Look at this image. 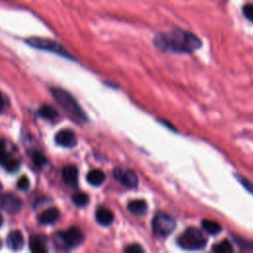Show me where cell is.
Here are the masks:
<instances>
[{
  "label": "cell",
  "mask_w": 253,
  "mask_h": 253,
  "mask_svg": "<svg viewBox=\"0 0 253 253\" xmlns=\"http://www.w3.org/2000/svg\"><path fill=\"white\" fill-rule=\"evenodd\" d=\"M153 43L158 49L171 53H192L203 45L195 33L181 28L156 34Z\"/></svg>",
  "instance_id": "obj_1"
},
{
  "label": "cell",
  "mask_w": 253,
  "mask_h": 253,
  "mask_svg": "<svg viewBox=\"0 0 253 253\" xmlns=\"http://www.w3.org/2000/svg\"><path fill=\"white\" fill-rule=\"evenodd\" d=\"M51 93L53 95V98L58 102V104L73 118L77 119L80 122L87 121V116L84 113L83 109L80 107L78 102L70 93L61 88H53L51 89Z\"/></svg>",
  "instance_id": "obj_2"
},
{
  "label": "cell",
  "mask_w": 253,
  "mask_h": 253,
  "mask_svg": "<svg viewBox=\"0 0 253 253\" xmlns=\"http://www.w3.org/2000/svg\"><path fill=\"white\" fill-rule=\"evenodd\" d=\"M177 244L185 250H201L206 247L207 238L200 229L196 227H188L179 235Z\"/></svg>",
  "instance_id": "obj_3"
},
{
  "label": "cell",
  "mask_w": 253,
  "mask_h": 253,
  "mask_svg": "<svg viewBox=\"0 0 253 253\" xmlns=\"http://www.w3.org/2000/svg\"><path fill=\"white\" fill-rule=\"evenodd\" d=\"M84 241V233L76 226L69 227L65 231H59L54 236V243L60 250H68L79 246Z\"/></svg>",
  "instance_id": "obj_4"
},
{
  "label": "cell",
  "mask_w": 253,
  "mask_h": 253,
  "mask_svg": "<svg viewBox=\"0 0 253 253\" xmlns=\"http://www.w3.org/2000/svg\"><path fill=\"white\" fill-rule=\"evenodd\" d=\"M26 42L29 45H31L35 48L49 51V52H53V53H56V54H58L60 56H63V57L72 58V56L65 49V47L63 45H61L60 43H58L57 42H55V41H52V40H49V39H44V38L33 37V38L28 39Z\"/></svg>",
  "instance_id": "obj_5"
},
{
  "label": "cell",
  "mask_w": 253,
  "mask_h": 253,
  "mask_svg": "<svg viewBox=\"0 0 253 253\" xmlns=\"http://www.w3.org/2000/svg\"><path fill=\"white\" fill-rule=\"evenodd\" d=\"M176 226L175 219L163 212L157 213L152 219V229L153 231L160 236L169 235Z\"/></svg>",
  "instance_id": "obj_6"
},
{
  "label": "cell",
  "mask_w": 253,
  "mask_h": 253,
  "mask_svg": "<svg viewBox=\"0 0 253 253\" xmlns=\"http://www.w3.org/2000/svg\"><path fill=\"white\" fill-rule=\"evenodd\" d=\"M0 165L9 172H15L20 168V161L7 151L4 140H0Z\"/></svg>",
  "instance_id": "obj_7"
},
{
  "label": "cell",
  "mask_w": 253,
  "mask_h": 253,
  "mask_svg": "<svg viewBox=\"0 0 253 253\" xmlns=\"http://www.w3.org/2000/svg\"><path fill=\"white\" fill-rule=\"evenodd\" d=\"M22 201L12 194L0 195V209L9 213H16L22 209Z\"/></svg>",
  "instance_id": "obj_8"
},
{
  "label": "cell",
  "mask_w": 253,
  "mask_h": 253,
  "mask_svg": "<svg viewBox=\"0 0 253 253\" xmlns=\"http://www.w3.org/2000/svg\"><path fill=\"white\" fill-rule=\"evenodd\" d=\"M114 177L120 183L127 188H135L138 183V179L132 170L116 168L114 170Z\"/></svg>",
  "instance_id": "obj_9"
},
{
  "label": "cell",
  "mask_w": 253,
  "mask_h": 253,
  "mask_svg": "<svg viewBox=\"0 0 253 253\" xmlns=\"http://www.w3.org/2000/svg\"><path fill=\"white\" fill-rule=\"evenodd\" d=\"M55 142L63 147H73L77 143V138L73 130L69 128H64L59 130L55 134Z\"/></svg>",
  "instance_id": "obj_10"
},
{
  "label": "cell",
  "mask_w": 253,
  "mask_h": 253,
  "mask_svg": "<svg viewBox=\"0 0 253 253\" xmlns=\"http://www.w3.org/2000/svg\"><path fill=\"white\" fill-rule=\"evenodd\" d=\"M62 178L64 183L72 188L77 187L78 185V169L73 165L65 166L62 171Z\"/></svg>",
  "instance_id": "obj_11"
},
{
  "label": "cell",
  "mask_w": 253,
  "mask_h": 253,
  "mask_svg": "<svg viewBox=\"0 0 253 253\" xmlns=\"http://www.w3.org/2000/svg\"><path fill=\"white\" fill-rule=\"evenodd\" d=\"M60 217V212L56 208H49L45 211H43L40 216H39V221L42 224L48 225V224H53L55 223Z\"/></svg>",
  "instance_id": "obj_12"
},
{
  "label": "cell",
  "mask_w": 253,
  "mask_h": 253,
  "mask_svg": "<svg viewBox=\"0 0 253 253\" xmlns=\"http://www.w3.org/2000/svg\"><path fill=\"white\" fill-rule=\"evenodd\" d=\"M7 245L12 250H20L24 246V237L21 231L19 230H12L7 235Z\"/></svg>",
  "instance_id": "obj_13"
},
{
  "label": "cell",
  "mask_w": 253,
  "mask_h": 253,
  "mask_svg": "<svg viewBox=\"0 0 253 253\" xmlns=\"http://www.w3.org/2000/svg\"><path fill=\"white\" fill-rule=\"evenodd\" d=\"M95 216H96V220L98 221V223H100L101 225H104V226H108V225L112 224L114 221L113 212L109 209L104 208V207H100L97 209Z\"/></svg>",
  "instance_id": "obj_14"
},
{
  "label": "cell",
  "mask_w": 253,
  "mask_h": 253,
  "mask_svg": "<svg viewBox=\"0 0 253 253\" xmlns=\"http://www.w3.org/2000/svg\"><path fill=\"white\" fill-rule=\"evenodd\" d=\"M127 210L136 215H142L147 211V205L143 200H132L127 204Z\"/></svg>",
  "instance_id": "obj_15"
},
{
  "label": "cell",
  "mask_w": 253,
  "mask_h": 253,
  "mask_svg": "<svg viewBox=\"0 0 253 253\" xmlns=\"http://www.w3.org/2000/svg\"><path fill=\"white\" fill-rule=\"evenodd\" d=\"M29 245H30V249L34 253H45L48 250L46 247L45 241L43 240V238H42L40 236L31 237Z\"/></svg>",
  "instance_id": "obj_16"
},
{
  "label": "cell",
  "mask_w": 253,
  "mask_h": 253,
  "mask_svg": "<svg viewBox=\"0 0 253 253\" xmlns=\"http://www.w3.org/2000/svg\"><path fill=\"white\" fill-rule=\"evenodd\" d=\"M86 178L92 186H100L105 181V174L101 169H93L88 172Z\"/></svg>",
  "instance_id": "obj_17"
},
{
  "label": "cell",
  "mask_w": 253,
  "mask_h": 253,
  "mask_svg": "<svg viewBox=\"0 0 253 253\" xmlns=\"http://www.w3.org/2000/svg\"><path fill=\"white\" fill-rule=\"evenodd\" d=\"M202 226L203 228L210 234L211 235H216L221 231V226L218 222L214 220H210V219H204L202 221Z\"/></svg>",
  "instance_id": "obj_18"
},
{
  "label": "cell",
  "mask_w": 253,
  "mask_h": 253,
  "mask_svg": "<svg viewBox=\"0 0 253 253\" xmlns=\"http://www.w3.org/2000/svg\"><path fill=\"white\" fill-rule=\"evenodd\" d=\"M39 115L45 120H53L58 116V113L52 106L42 105L39 110Z\"/></svg>",
  "instance_id": "obj_19"
},
{
  "label": "cell",
  "mask_w": 253,
  "mask_h": 253,
  "mask_svg": "<svg viewBox=\"0 0 253 253\" xmlns=\"http://www.w3.org/2000/svg\"><path fill=\"white\" fill-rule=\"evenodd\" d=\"M212 251L217 252V253H227V252H232L233 247L227 239H224V240L214 244L212 247Z\"/></svg>",
  "instance_id": "obj_20"
},
{
  "label": "cell",
  "mask_w": 253,
  "mask_h": 253,
  "mask_svg": "<svg viewBox=\"0 0 253 253\" xmlns=\"http://www.w3.org/2000/svg\"><path fill=\"white\" fill-rule=\"evenodd\" d=\"M72 202L77 207H84L89 203V197L85 193L78 192L72 196Z\"/></svg>",
  "instance_id": "obj_21"
},
{
  "label": "cell",
  "mask_w": 253,
  "mask_h": 253,
  "mask_svg": "<svg viewBox=\"0 0 253 253\" xmlns=\"http://www.w3.org/2000/svg\"><path fill=\"white\" fill-rule=\"evenodd\" d=\"M32 159L37 167H42L47 162L46 157L41 151H34L32 154Z\"/></svg>",
  "instance_id": "obj_22"
},
{
  "label": "cell",
  "mask_w": 253,
  "mask_h": 253,
  "mask_svg": "<svg viewBox=\"0 0 253 253\" xmlns=\"http://www.w3.org/2000/svg\"><path fill=\"white\" fill-rule=\"evenodd\" d=\"M242 15L246 20L253 23V3H245L242 6Z\"/></svg>",
  "instance_id": "obj_23"
},
{
  "label": "cell",
  "mask_w": 253,
  "mask_h": 253,
  "mask_svg": "<svg viewBox=\"0 0 253 253\" xmlns=\"http://www.w3.org/2000/svg\"><path fill=\"white\" fill-rule=\"evenodd\" d=\"M17 187H18V189H20V190H22V191L28 190L29 187H30V181H29L28 177H27V176H22V177L18 180Z\"/></svg>",
  "instance_id": "obj_24"
},
{
  "label": "cell",
  "mask_w": 253,
  "mask_h": 253,
  "mask_svg": "<svg viewBox=\"0 0 253 253\" xmlns=\"http://www.w3.org/2000/svg\"><path fill=\"white\" fill-rule=\"evenodd\" d=\"M237 178H238L239 182L243 185V187H244L247 191H249L250 193L253 194V183H252L251 181H249L248 179L244 178L243 176H237Z\"/></svg>",
  "instance_id": "obj_25"
},
{
  "label": "cell",
  "mask_w": 253,
  "mask_h": 253,
  "mask_svg": "<svg viewBox=\"0 0 253 253\" xmlns=\"http://www.w3.org/2000/svg\"><path fill=\"white\" fill-rule=\"evenodd\" d=\"M143 251H144L143 248L138 244H131L125 248V252H127V253H139Z\"/></svg>",
  "instance_id": "obj_26"
},
{
  "label": "cell",
  "mask_w": 253,
  "mask_h": 253,
  "mask_svg": "<svg viewBox=\"0 0 253 253\" xmlns=\"http://www.w3.org/2000/svg\"><path fill=\"white\" fill-rule=\"evenodd\" d=\"M3 109H4V99L2 94L0 93V113L3 111Z\"/></svg>",
  "instance_id": "obj_27"
},
{
  "label": "cell",
  "mask_w": 253,
  "mask_h": 253,
  "mask_svg": "<svg viewBox=\"0 0 253 253\" xmlns=\"http://www.w3.org/2000/svg\"><path fill=\"white\" fill-rule=\"evenodd\" d=\"M2 223H3V216H2V214L0 213V227H1Z\"/></svg>",
  "instance_id": "obj_28"
},
{
  "label": "cell",
  "mask_w": 253,
  "mask_h": 253,
  "mask_svg": "<svg viewBox=\"0 0 253 253\" xmlns=\"http://www.w3.org/2000/svg\"><path fill=\"white\" fill-rule=\"evenodd\" d=\"M1 189H2V185H1V183H0V191H1Z\"/></svg>",
  "instance_id": "obj_29"
},
{
  "label": "cell",
  "mask_w": 253,
  "mask_h": 253,
  "mask_svg": "<svg viewBox=\"0 0 253 253\" xmlns=\"http://www.w3.org/2000/svg\"><path fill=\"white\" fill-rule=\"evenodd\" d=\"M0 247H1V242H0Z\"/></svg>",
  "instance_id": "obj_30"
}]
</instances>
